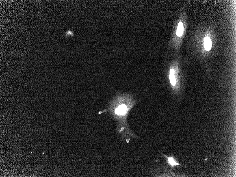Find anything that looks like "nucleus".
<instances>
[{"instance_id":"4","label":"nucleus","mask_w":236,"mask_h":177,"mask_svg":"<svg viewBox=\"0 0 236 177\" xmlns=\"http://www.w3.org/2000/svg\"><path fill=\"white\" fill-rule=\"evenodd\" d=\"M161 154L164 156V157L167 158V163H168L169 165L171 167H174L178 166H181V164L178 163L176 160L173 157H170L168 156L165 155L161 152Z\"/></svg>"},{"instance_id":"2","label":"nucleus","mask_w":236,"mask_h":177,"mask_svg":"<svg viewBox=\"0 0 236 177\" xmlns=\"http://www.w3.org/2000/svg\"><path fill=\"white\" fill-rule=\"evenodd\" d=\"M173 66V65H172ZM170 70L168 71V78L170 80V84L174 87L176 86L177 83V74L178 73V71L177 72V70H176V68L175 67H172L171 66Z\"/></svg>"},{"instance_id":"3","label":"nucleus","mask_w":236,"mask_h":177,"mask_svg":"<svg viewBox=\"0 0 236 177\" xmlns=\"http://www.w3.org/2000/svg\"><path fill=\"white\" fill-rule=\"evenodd\" d=\"M184 26L183 22L180 21L177 23L175 31V35L177 38H180L183 34Z\"/></svg>"},{"instance_id":"1","label":"nucleus","mask_w":236,"mask_h":177,"mask_svg":"<svg viewBox=\"0 0 236 177\" xmlns=\"http://www.w3.org/2000/svg\"><path fill=\"white\" fill-rule=\"evenodd\" d=\"M127 94L119 95L114 98L109 107L111 115L118 122L119 126L118 129L120 133L126 130L129 134L132 133L127 130L129 129L126 121L130 110L135 103L133 97Z\"/></svg>"},{"instance_id":"5","label":"nucleus","mask_w":236,"mask_h":177,"mask_svg":"<svg viewBox=\"0 0 236 177\" xmlns=\"http://www.w3.org/2000/svg\"><path fill=\"white\" fill-rule=\"evenodd\" d=\"M204 48L206 51H209L211 50L212 47V42L209 37H206L204 39Z\"/></svg>"}]
</instances>
